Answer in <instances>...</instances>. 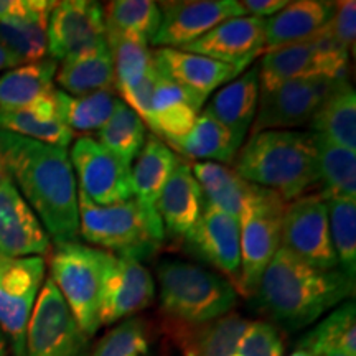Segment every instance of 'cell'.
Segmentation results:
<instances>
[{
    "instance_id": "cell-4",
    "label": "cell",
    "mask_w": 356,
    "mask_h": 356,
    "mask_svg": "<svg viewBox=\"0 0 356 356\" xmlns=\"http://www.w3.org/2000/svg\"><path fill=\"white\" fill-rule=\"evenodd\" d=\"M162 312L175 325H203L233 312L236 287L225 275L191 262L165 259L157 267Z\"/></svg>"
},
{
    "instance_id": "cell-46",
    "label": "cell",
    "mask_w": 356,
    "mask_h": 356,
    "mask_svg": "<svg viewBox=\"0 0 356 356\" xmlns=\"http://www.w3.org/2000/svg\"><path fill=\"white\" fill-rule=\"evenodd\" d=\"M20 65H22V61L19 60V58H17L10 50H8V48H6L2 43H0V71L13 70Z\"/></svg>"
},
{
    "instance_id": "cell-24",
    "label": "cell",
    "mask_w": 356,
    "mask_h": 356,
    "mask_svg": "<svg viewBox=\"0 0 356 356\" xmlns=\"http://www.w3.org/2000/svg\"><path fill=\"white\" fill-rule=\"evenodd\" d=\"M203 204V191L193 177L191 165L178 160L157 203L163 231L175 238H185L202 215Z\"/></svg>"
},
{
    "instance_id": "cell-25",
    "label": "cell",
    "mask_w": 356,
    "mask_h": 356,
    "mask_svg": "<svg viewBox=\"0 0 356 356\" xmlns=\"http://www.w3.org/2000/svg\"><path fill=\"white\" fill-rule=\"evenodd\" d=\"M159 68V66H157ZM203 104L159 70L149 126L155 137L172 142L186 136L197 121Z\"/></svg>"
},
{
    "instance_id": "cell-37",
    "label": "cell",
    "mask_w": 356,
    "mask_h": 356,
    "mask_svg": "<svg viewBox=\"0 0 356 356\" xmlns=\"http://www.w3.org/2000/svg\"><path fill=\"white\" fill-rule=\"evenodd\" d=\"M323 195V193H322ZM328 231L338 269L351 280L356 275V200L343 197H328Z\"/></svg>"
},
{
    "instance_id": "cell-41",
    "label": "cell",
    "mask_w": 356,
    "mask_h": 356,
    "mask_svg": "<svg viewBox=\"0 0 356 356\" xmlns=\"http://www.w3.org/2000/svg\"><path fill=\"white\" fill-rule=\"evenodd\" d=\"M147 351L149 335L144 320L131 317L106 333L91 356H145Z\"/></svg>"
},
{
    "instance_id": "cell-1",
    "label": "cell",
    "mask_w": 356,
    "mask_h": 356,
    "mask_svg": "<svg viewBox=\"0 0 356 356\" xmlns=\"http://www.w3.org/2000/svg\"><path fill=\"white\" fill-rule=\"evenodd\" d=\"M0 173L10 178L56 246L76 241L78 185L68 150L0 131Z\"/></svg>"
},
{
    "instance_id": "cell-22",
    "label": "cell",
    "mask_w": 356,
    "mask_h": 356,
    "mask_svg": "<svg viewBox=\"0 0 356 356\" xmlns=\"http://www.w3.org/2000/svg\"><path fill=\"white\" fill-rule=\"evenodd\" d=\"M178 160L180 159L165 142L155 136H149L131 167L132 198L136 200L147 218L159 226H162L157 213L160 193Z\"/></svg>"
},
{
    "instance_id": "cell-18",
    "label": "cell",
    "mask_w": 356,
    "mask_h": 356,
    "mask_svg": "<svg viewBox=\"0 0 356 356\" xmlns=\"http://www.w3.org/2000/svg\"><path fill=\"white\" fill-rule=\"evenodd\" d=\"M50 251V236L12 180L0 173V254L43 257Z\"/></svg>"
},
{
    "instance_id": "cell-5",
    "label": "cell",
    "mask_w": 356,
    "mask_h": 356,
    "mask_svg": "<svg viewBox=\"0 0 356 356\" xmlns=\"http://www.w3.org/2000/svg\"><path fill=\"white\" fill-rule=\"evenodd\" d=\"M108 252L78 241L56 246L50 259V279L91 338L101 327V286Z\"/></svg>"
},
{
    "instance_id": "cell-26",
    "label": "cell",
    "mask_w": 356,
    "mask_h": 356,
    "mask_svg": "<svg viewBox=\"0 0 356 356\" xmlns=\"http://www.w3.org/2000/svg\"><path fill=\"white\" fill-rule=\"evenodd\" d=\"M249 322L239 314L225 315L213 322L195 325H175L173 335L184 356H231Z\"/></svg>"
},
{
    "instance_id": "cell-39",
    "label": "cell",
    "mask_w": 356,
    "mask_h": 356,
    "mask_svg": "<svg viewBox=\"0 0 356 356\" xmlns=\"http://www.w3.org/2000/svg\"><path fill=\"white\" fill-rule=\"evenodd\" d=\"M106 29L150 43L157 33L162 13L150 0H114L104 8Z\"/></svg>"
},
{
    "instance_id": "cell-32",
    "label": "cell",
    "mask_w": 356,
    "mask_h": 356,
    "mask_svg": "<svg viewBox=\"0 0 356 356\" xmlns=\"http://www.w3.org/2000/svg\"><path fill=\"white\" fill-rule=\"evenodd\" d=\"M58 63L51 58L20 65L0 76V113L29 108L55 89Z\"/></svg>"
},
{
    "instance_id": "cell-44",
    "label": "cell",
    "mask_w": 356,
    "mask_h": 356,
    "mask_svg": "<svg viewBox=\"0 0 356 356\" xmlns=\"http://www.w3.org/2000/svg\"><path fill=\"white\" fill-rule=\"evenodd\" d=\"M287 3V0H243V2H239V6L244 10V15L269 19L274 13L282 10Z\"/></svg>"
},
{
    "instance_id": "cell-43",
    "label": "cell",
    "mask_w": 356,
    "mask_h": 356,
    "mask_svg": "<svg viewBox=\"0 0 356 356\" xmlns=\"http://www.w3.org/2000/svg\"><path fill=\"white\" fill-rule=\"evenodd\" d=\"M325 32L330 35L338 44H341L346 51H355L356 3L353 0L337 2L335 13H333L330 22L325 25Z\"/></svg>"
},
{
    "instance_id": "cell-7",
    "label": "cell",
    "mask_w": 356,
    "mask_h": 356,
    "mask_svg": "<svg viewBox=\"0 0 356 356\" xmlns=\"http://www.w3.org/2000/svg\"><path fill=\"white\" fill-rule=\"evenodd\" d=\"M286 202L273 190L256 186L239 218L241 270L236 287L244 296H254L266 267L280 248Z\"/></svg>"
},
{
    "instance_id": "cell-6",
    "label": "cell",
    "mask_w": 356,
    "mask_h": 356,
    "mask_svg": "<svg viewBox=\"0 0 356 356\" xmlns=\"http://www.w3.org/2000/svg\"><path fill=\"white\" fill-rule=\"evenodd\" d=\"M79 234L88 243L139 259L162 241L165 231L147 218L134 198L99 207L78 191Z\"/></svg>"
},
{
    "instance_id": "cell-12",
    "label": "cell",
    "mask_w": 356,
    "mask_h": 356,
    "mask_svg": "<svg viewBox=\"0 0 356 356\" xmlns=\"http://www.w3.org/2000/svg\"><path fill=\"white\" fill-rule=\"evenodd\" d=\"M280 248L320 269H338L328 231L327 200L322 193L302 195L286 204Z\"/></svg>"
},
{
    "instance_id": "cell-40",
    "label": "cell",
    "mask_w": 356,
    "mask_h": 356,
    "mask_svg": "<svg viewBox=\"0 0 356 356\" xmlns=\"http://www.w3.org/2000/svg\"><path fill=\"white\" fill-rule=\"evenodd\" d=\"M0 131L61 149L71 145L74 136L60 119L44 118L30 108L0 113Z\"/></svg>"
},
{
    "instance_id": "cell-14",
    "label": "cell",
    "mask_w": 356,
    "mask_h": 356,
    "mask_svg": "<svg viewBox=\"0 0 356 356\" xmlns=\"http://www.w3.org/2000/svg\"><path fill=\"white\" fill-rule=\"evenodd\" d=\"M155 282L140 259L108 252L102 274L99 323L114 325L152 304Z\"/></svg>"
},
{
    "instance_id": "cell-13",
    "label": "cell",
    "mask_w": 356,
    "mask_h": 356,
    "mask_svg": "<svg viewBox=\"0 0 356 356\" xmlns=\"http://www.w3.org/2000/svg\"><path fill=\"white\" fill-rule=\"evenodd\" d=\"M78 191L89 202L109 207L132 198L131 168L102 147L95 137L83 136L70 152Z\"/></svg>"
},
{
    "instance_id": "cell-36",
    "label": "cell",
    "mask_w": 356,
    "mask_h": 356,
    "mask_svg": "<svg viewBox=\"0 0 356 356\" xmlns=\"http://www.w3.org/2000/svg\"><path fill=\"white\" fill-rule=\"evenodd\" d=\"M323 195L356 200V152L314 134Z\"/></svg>"
},
{
    "instance_id": "cell-10",
    "label": "cell",
    "mask_w": 356,
    "mask_h": 356,
    "mask_svg": "<svg viewBox=\"0 0 356 356\" xmlns=\"http://www.w3.org/2000/svg\"><path fill=\"white\" fill-rule=\"evenodd\" d=\"M43 280V257L0 254V328L15 356H25L26 327Z\"/></svg>"
},
{
    "instance_id": "cell-35",
    "label": "cell",
    "mask_w": 356,
    "mask_h": 356,
    "mask_svg": "<svg viewBox=\"0 0 356 356\" xmlns=\"http://www.w3.org/2000/svg\"><path fill=\"white\" fill-rule=\"evenodd\" d=\"M97 139L102 147H106L124 165L131 168L145 144V124L136 111L121 99L109 121L97 132Z\"/></svg>"
},
{
    "instance_id": "cell-30",
    "label": "cell",
    "mask_w": 356,
    "mask_h": 356,
    "mask_svg": "<svg viewBox=\"0 0 356 356\" xmlns=\"http://www.w3.org/2000/svg\"><path fill=\"white\" fill-rule=\"evenodd\" d=\"M191 172L203 191L204 202L238 220L241 218L257 185L249 184L233 168L218 162H197L191 165Z\"/></svg>"
},
{
    "instance_id": "cell-45",
    "label": "cell",
    "mask_w": 356,
    "mask_h": 356,
    "mask_svg": "<svg viewBox=\"0 0 356 356\" xmlns=\"http://www.w3.org/2000/svg\"><path fill=\"white\" fill-rule=\"evenodd\" d=\"M33 8V0H0V22L19 19Z\"/></svg>"
},
{
    "instance_id": "cell-9",
    "label": "cell",
    "mask_w": 356,
    "mask_h": 356,
    "mask_svg": "<svg viewBox=\"0 0 356 356\" xmlns=\"http://www.w3.org/2000/svg\"><path fill=\"white\" fill-rule=\"evenodd\" d=\"M25 356H91L89 337L50 277L43 282L30 315Z\"/></svg>"
},
{
    "instance_id": "cell-42",
    "label": "cell",
    "mask_w": 356,
    "mask_h": 356,
    "mask_svg": "<svg viewBox=\"0 0 356 356\" xmlns=\"http://www.w3.org/2000/svg\"><path fill=\"white\" fill-rule=\"evenodd\" d=\"M284 341L279 328L269 322H249L231 356H282Z\"/></svg>"
},
{
    "instance_id": "cell-34",
    "label": "cell",
    "mask_w": 356,
    "mask_h": 356,
    "mask_svg": "<svg viewBox=\"0 0 356 356\" xmlns=\"http://www.w3.org/2000/svg\"><path fill=\"white\" fill-rule=\"evenodd\" d=\"M114 91H99L86 96H70L56 89L58 115L71 132H99L119 104Z\"/></svg>"
},
{
    "instance_id": "cell-38",
    "label": "cell",
    "mask_w": 356,
    "mask_h": 356,
    "mask_svg": "<svg viewBox=\"0 0 356 356\" xmlns=\"http://www.w3.org/2000/svg\"><path fill=\"white\" fill-rule=\"evenodd\" d=\"M106 43L113 58L115 88L127 91L145 76L154 63V51L149 50V43L108 29Z\"/></svg>"
},
{
    "instance_id": "cell-23",
    "label": "cell",
    "mask_w": 356,
    "mask_h": 356,
    "mask_svg": "<svg viewBox=\"0 0 356 356\" xmlns=\"http://www.w3.org/2000/svg\"><path fill=\"white\" fill-rule=\"evenodd\" d=\"M337 2L327 0H297L266 19L264 53L309 42L335 13Z\"/></svg>"
},
{
    "instance_id": "cell-8",
    "label": "cell",
    "mask_w": 356,
    "mask_h": 356,
    "mask_svg": "<svg viewBox=\"0 0 356 356\" xmlns=\"http://www.w3.org/2000/svg\"><path fill=\"white\" fill-rule=\"evenodd\" d=\"M348 60L350 51L338 44L323 26L309 42L264 53L257 65L261 92L293 79L346 78Z\"/></svg>"
},
{
    "instance_id": "cell-20",
    "label": "cell",
    "mask_w": 356,
    "mask_h": 356,
    "mask_svg": "<svg viewBox=\"0 0 356 356\" xmlns=\"http://www.w3.org/2000/svg\"><path fill=\"white\" fill-rule=\"evenodd\" d=\"M154 61L163 74L188 91L204 104L216 89L233 81L243 70L221 63L213 58L173 48H159L154 51Z\"/></svg>"
},
{
    "instance_id": "cell-27",
    "label": "cell",
    "mask_w": 356,
    "mask_h": 356,
    "mask_svg": "<svg viewBox=\"0 0 356 356\" xmlns=\"http://www.w3.org/2000/svg\"><path fill=\"white\" fill-rule=\"evenodd\" d=\"M56 83L70 96L114 91V65L108 43L96 50L63 60L56 70Z\"/></svg>"
},
{
    "instance_id": "cell-47",
    "label": "cell",
    "mask_w": 356,
    "mask_h": 356,
    "mask_svg": "<svg viewBox=\"0 0 356 356\" xmlns=\"http://www.w3.org/2000/svg\"><path fill=\"white\" fill-rule=\"evenodd\" d=\"M8 355V341L6 335H3L2 328H0V356H7Z\"/></svg>"
},
{
    "instance_id": "cell-29",
    "label": "cell",
    "mask_w": 356,
    "mask_h": 356,
    "mask_svg": "<svg viewBox=\"0 0 356 356\" xmlns=\"http://www.w3.org/2000/svg\"><path fill=\"white\" fill-rule=\"evenodd\" d=\"M172 150L198 162H218L226 165L238 155L241 145L234 140L228 129L211 118L208 113H200L193 127L180 139L167 142Z\"/></svg>"
},
{
    "instance_id": "cell-3",
    "label": "cell",
    "mask_w": 356,
    "mask_h": 356,
    "mask_svg": "<svg viewBox=\"0 0 356 356\" xmlns=\"http://www.w3.org/2000/svg\"><path fill=\"white\" fill-rule=\"evenodd\" d=\"M233 170L249 184L273 190L284 202L302 197L320 181L314 134L262 131L241 145Z\"/></svg>"
},
{
    "instance_id": "cell-31",
    "label": "cell",
    "mask_w": 356,
    "mask_h": 356,
    "mask_svg": "<svg viewBox=\"0 0 356 356\" xmlns=\"http://www.w3.org/2000/svg\"><path fill=\"white\" fill-rule=\"evenodd\" d=\"M312 134L356 150V95L348 79H341L310 119Z\"/></svg>"
},
{
    "instance_id": "cell-19",
    "label": "cell",
    "mask_w": 356,
    "mask_h": 356,
    "mask_svg": "<svg viewBox=\"0 0 356 356\" xmlns=\"http://www.w3.org/2000/svg\"><path fill=\"white\" fill-rule=\"evenodd\" d=\"M264 48L266 19L244 15L221 22L207 35L186 44L181 50L213 58L244 71L254 58L264 53Z\"/></svg>"
},
{
    "instance_id": "cell-28",
    "label": "cell",
    "mask_w": 356,
    "mask_h": 356,
    "mask_svg": "<svg viewBox=\"0 0 356 356\" xmlns=\"http://www.w3.org/2000/svg\"><path fill=\"white\" fill-rule=\"evenodd\" d=\"M56 2L33 0L26 15L0 22V43L8 48L22 63H37L48 58V19Z\"/></svg>"
},
{
    "instance_id": "cell-48",
    "label": "cell",
    "mask_w": 356,
    "mask_h": 356,
    "mask_svg": "<svg viewBox=\"0 0 356 356\" xmlns=\"http://www.w3.org/2000/svg\"><path fill=\"white\" fill-rule=\"evenodd\" d=\"M289 356H312L310 353H307V351H304V350H299L297 348L296 351H293V353H291Z\"/></svg>"
},
{
    "instance_id": "cell-17",
    "label": "cell",
    "mask_w": 356,
    "mask_h": 356,
    "mask_svg": "<svg viewBox=\"0 0 356 356\" xmlns=\"http://www.w3.org/2000/svg\"><path fill=\"white\" fill-rule=\"evenodd\" d=\"M190 251L238 282L241 270L239 220L204 202L202 215L185 236Z\"/></svg>"
},
{
    "instance_id": "cell-15",
    "label": "cell",
    "mask_w": 356,
    "mask_h": 356,
    "mask_svg": "<svg viewBox=\"0 0 356 356\" xmlns=\"http://www.w3.org/2000/svg\"><path fill=\"white\" fill-rule=\"evenodd\" d=\"M48 56L63 61L106 44L104 8L92 0L56 2L48 19Z\"/></svg>"
},
{
    "instance_id": "cell-16",
    "label": "cell",
    "mask_w": 356,
    "mask_h": 356,
    "mask_svg": "<svg viewBox=\"0 0 356 356\" xmlns=\"http://www.w3.org/2000/svg\"><path fill=\"white\" fill-rule=\"evenodd\" d=\"M162 20L150 43L160 48L181 50L197 42L221 22L244 17L236 0H180L159 3Z\"/></svg>"
},
{
    "instance_id": "cell-2",
    "label": "cell",
    "mask_w": 356,
    "mask_h": 356,
    "mask_svg": "<svg viewBox=\"0 0 356 356\" xmlns=\"http://www.w3.org/2000/svg\"><path fill=\"white\" fill-rule=\"evenodd\" d=\"M355 280L340 269H320L279 248L266 267L254 296L275 323L296 332L353 296Z\"/></svg>"
},
{
    "instance_id": "cell-49",
    "label": "cell",
    "mask_w": 356,
    "mask_h": 356,
    "mask_svg": "<svg viewBox=\"0 0 356 356\" xmlns=\"http://www.w3.org/2000/svg\"><path fill=\"white\" fill-rule=\"evenodd\" d=\"M318 356H348V355L340 353V351H328V353H323V355H318Z\"/></svg>"
},
{
    "instance_id": "cell-21",
    "label": "cell",
    "mask_w": 356,
    "mask_h": 356,
    "mask_svg": "<svg viewBox=\"0 0 356 356\" xmlns=\"http://www.w3.org/2000/svg\"><path fill=\"white\" fill-rule=\"evenodd\" d=\"M259 95V70L256 65L218 89L204 113L221 122L233 134L234 140L243 145L254 122Z\"/></svg>"
},
{
    "instance_id": "cell-11",
    "label": "cell",
    "mask_w": 356,
    "mask_h": 356,
    "mask_svg": "<svg viewBox=\"0 0 356 356\" xmlns=\"http://www.w3.org/2000/svg\"><path fill=\"white\" fill-rule=\"evenodd\" d=\"M341 79L307 78L279 84L259 95L251 134L262 131H296L309 124L322 102Z\"/></svg>"
},
{
    "instance_id": "cell-33",
    "label": "cell",
    "mask_w": 356,
    "mask_h": 356,
    "mask_svg": "<svg viewBox=\"0 0 356 356\" xmlns=\"http://www.w3.org/2000/svg\"><path fill=\"white\" fill-rule=\"evenodd\" d=\"M297 348L312 356L340 351L356 356V309L355 300L340 304L322 322L315 325L299 341Z\"/></svg>"
}]
</instances>
